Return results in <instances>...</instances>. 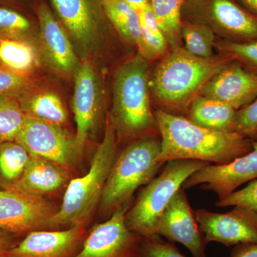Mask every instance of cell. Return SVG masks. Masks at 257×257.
Wrapping results in <instances>:
<instances>
[{"mask_svg": "<svg viewBox=\"0 0 257 257\" xmlns=\"http://www.w3.org/2000/svg\"><path fill=\"white\" fill-rule=\"evenodd\" d=\"M161 139L160 160H192L229 163L249 153L253 141L236 133L215 131L194 124L186 116L155 111Z\"/></svg>", "mask_w": 257, "mask_h": 257, "instance_id": "obj_1", "label": "cell"}, {"mask_svg": "<svg viewBox=\"0 0 257 257\" xmlns=\"http://www.w3.org/2000/svg\"><path fill=\"white\" fill-rule=\"evenodd\" d=\"M150 92L147 60L138 54L120 66L114 76L112 107L108 116L118 144L160 136Z\"/></svg>", "mask_w": 257, "mask_h": 257, "instance_id": "obj_2", "label": "cell"}, {"mask_svg": "<svg viewBox=\"0 0 257 257\" xmlns=\"http://www.w3.org/2000/svg\"><path fill=\"white\" fill-rule=\"evenodd\" d=\"M232 61L225 55L203 58L182 47L172 48L152 74L150 92L160 105L188 111L204 86Z\"/></svg>", "mask_w": 257, "mask_h": 257, "instance_id": "obj_3", "label": "cell"}, {"mask_svg": "<svg viewBox=\"0 0 257 257\" xmlns=\"http://www.w3.org/2000/svg\"><path fill=\"white\" fill-rule=\"evenodd\" d=\"M118 153L116 131L107 116L102 141L96 148L89 171L82 177L69 181L62 205L50 219L49 229L87 227L93 213L99 205Z\"/></svg>", "mask_w": 257, "mask_h": 257, "instance_id": "obj_4", "label": "cell"}, {"mask_svg": "<svg viewBox=\"0 0 257 257\" xmlns=\"http://www.w3.org/2000/svg\"><path fill=\"white\" fill-rule=\"evenodd\" d=\"M160 136L140 139L118 153L103 191L99 209L108 218L131 204L137 189L151 182L165 163L160 160Z\"/></svg>", "mask_w": 257, "mask_h": 257, "instance_id": "obj_5", "label": "cell"}, {"mask_svg": "<svg viewBox=\"0 0 257 257\" xmlns=\"http://www.w3.org/2000/svg\"><path fill=\"white\" fill-rule=\"evenodd\" d=\"M209 164L192 160L166 162L160 175L143 187L136 202L126 211V227L143 238L157 235L161 216L176 193L182 188L188 177Z\"/></svg>", "mask_w": 257, "mask_h": 257, "instance_id": "obj_6", "label": "cell"}, {"mask_svg": "<svg viewBox=\"0 0 257 257\" xmlns=\"http://www.w3.org/2000/svg\"><path fill=\"white\" fill-rule=\"evenodd\" d=\"M80 60H90L104 42L108 20L101 0H50Z\"/></svg>", "mask_w": 257, "mask_h": 257, "instance_id": "obj_7", "label": "cell"}, {"mask_svg": "<svg viewBox=\"0 0 257 257\" xmlns=\"http://www.w3.org/2000/svg\"><path fill=\"white\" fill-rule=\"evenodd\" d=\"M15 141L32 156L50 161L69 172L78 165L83 155L75 135H69L61 125L28 115Z\"/></svg>", "mask_w": 257, "mask_h": 257, "instance_id": "obj_8", "label": "cell"}, {"mask_svg": "<svg viewBox=\"0 0 257 257\" xmlns=\"http://www.w3.org/2000/svg\"><path fill=\"white\" fill-rule=\"evenodd\" d=\"M130 207L127 204L120 208L92 227L73 257H139L143 237L126 227L125 215Z\"/></svg>", "mask_w": 257, "mask_h": 257, "instance_id": "obj_9", "label": "cell"}, {"mask_svg": "<svg viewBox=\"0 0 257 257\" xmlns=\"http://www.w3.org/2000/svg\"><path fill=\"white\" fill-rule=\"evenodd\" d=\"M58 209L45 198L12 189L0 190V229L18 236L50 230V219Z\"/></svg>", "mask_w": 257, "mask_h": 257, "instance_id": "obj_10", "label": "cell"}, {"mask_svg": "<svg viewBox=\"0 0 257 257\" xmlns=\"http://www.w3.org/2000/svg\"><path fill=\"white\" fill-rule=\"evenodd\" d=\"M206 243L218 242L226 246L257 242V212L243 207H234L227 213L207 209L194 211Z\"/></svg>", "mask_w": 257, "mask_h": 257, "instance_id": "obj_11", "label": "cell"}, {"mask_svg": "<svg viewBox=\"0 0 257 257\" xmlns=\"http://www.w3.org/2000/svg\"><path fill=\"white\" fill-rule=\"evenodd\" d=\"M256 179L257 140L253 141V150L249 153L229 163L204 166L188 177L182 188L185 190L202 184L201 188L212 191L221 200L240 186Z\"/></svg>", "mask_w": 257, "mask_h": 257, "instance_id": "obj_12", "label": "cell"}, {"mask_svg": "<svg viewBox=\"0 0 257 257\" xmlns=\"http://www.w3.org/2000/svg\"><path fill=\"white\" fill-rule=\"evenodd\" d=\"M74 78L72 111L75 119V138L80 151L94 131L102 111V87L90 60H83Z\"/></svg>", "mask_w": 257, "mask_h": 257, "instance_id": "obj_13", "label": "cell"}, {"mask_svg": "<svg viewBox=\"0 0 257 257\" xmlns=\"http://www.w3.org/2000/svg\"><path fill=\"white\" fill-rule=\"evenodd\" d=\"M157 235L184 245L192 257H208L207 243L183 189L181 188L161 216Z\"/></svg>", "mask_w": 257, "mask_h": 257, "instance_id": "obj_14", "label": "cell"}, {"mask_svg": "<svg viewBox=\"0 0 257 257\" xmlns=\"http://www.w3.org/2000/svg\"><path fill=\"white\" fill-rule=\"evenodd\" d=\"M40 23V48L47 65L66 77H74L82 60L68 33L47 5L37 8Z\"/></svg>", "mask_w": 257, "mask_h": 257, "instance_id": "obj_15", "label": "cell"}, {"mask_svg": "<svg viewBox=\"0 0 257 257\" xmlns=\"http://www.w3.org/2000/svg\"><path fill=\"white\" fill-rule=\"evenodd\" d=\"M85 226L32 231L8 251L18 257H73L87 237Z\"/></svg>", "mask_w": 257, "mask_h": 257, "instance_id": "obj_16", "label": "cell"}, {"mask_svg": "<svg viewBox=\"0 0 257 257\" xmlns=\"http://www.w3.org/2000/svg\"><path fill=\"white\" fill-rule=\"evenodd\" d=\"M199 95L221 101L239 110L257 97V74L232 61L204 86Z\"/></svg>", "mask_w": 257, "mask_h": 257, "instance_id": "obj_17", "label": "cell"}, {"mask_svg": "<svg viewBox=\"0 0 257 257\" xmlns=\"http://www.w3.org/2000/svg\"><path fill=\"white\" fill-rule=\"evenodd\" d=\"M207 17L228 41H257V16L234 0H210Z\"/></svg>", "mask_w": 257, "mask_h": 257, "instance_id": "obj_18", "label": "cell"}, {"mask_svg": "<svg viewBox=\"0 0 257 257\" xmlns=\"http://www.w3.org/2000/svg\"><path fill=\"white\" fill-rule=\"evenodd\" d=\"M70 172L61 166L41 158L32 156L21 177L10 184L9 189L29 195L44 198L68 185Z\"/></svg>", "mask_w": 257, "mask_h": 257, "instance_id": "obj_19", "label": "cell"}, {"mask_svg": "<svg viewBox=\"0 0 257 257\" xmlns=\"http://www.w3.org/2000/svg\"><path fill=\"white\" fill-rule=\"evenodd\" d=\"M236 109L215 99L198 95L189 106L188 116L194 124L215 131L233 133Z\"/></svg>", "mask_w": 257, "mask_h": 257, "instance_id": "obj_20", "label": "cell"}, {"mask_svg": "<svg viewBox=\"0 0 257 257\" xmlns=\"http://www.w3.org/2000/svg\"><path fill=\"white\" fill-rule=\"evenodd\" d=\"M28 116L63 126L68 113L60 96L52 91L32 93L19 101Z\"/></svg>", "mask_w": 257, "mask_h": 257, "instance_id": "obj_21", "label": "cell"}, {"mask_svg": "<svg viewBox=\"0 0 257 257\" xmlns=\"http://www.w3.org/2000/svg\"><path fill=\"white\" fill-rule=\"evenodd\" d=\"M108 21L128 43L139 46L140 19L138 10L124 0H101Z\"/></svg>", "mask_w": 257, "mask_h": 257, "instance_id": "obj_22", "label": "cell"}, {"mask_svg": "<svg viewBox=\"0 0 257 257\" xmlns=\"http://www.w3.org/2000/svg\"><path fill=\"white\" fill-rule=\"evenodd\" d=\"M138 10L140 19L139 54L147 61L165 55L169 45L157 23L151 5Z\"/></svg>", "mask_w": 257, "mask_h": 257, "instance_id": "obj_23", "label": "cell"}, {"mask_svg": "<svg viewBox=\"0 0 257 257\" xmlns=\"http://www.w3.org/2000/svg\"><path fill=\"white\" fill-rule=\"evenodd\" d=\"M184 0H150L157 23L167 43L175 48L181 46V11Z\"/></svg>", "mask_w": 257, "mask_h": 257, "instance_id": "obj_24", "label": "cell"}, {"mask_svg": "<svg viewBox=\"0 0 257 257\" xmlns=\"http://www.w3.org/2000/svg\"><path fill=\"white\" fill-rule=\"evenodd\" d=\"M0 62L10 70L27 74L37 64L36 50L28 42L17 39H0Z\"/></svg>", "mask_w": 257, "mask_h": 257, "instance_id": "obj_25", "label": "cell"}, {"mask_svg": "<svg viewBox=\"0 0 257 257\" xmlns=\"http://www.w3.org/2000/svg\"><path fill=\"white\" fill-rule=\"evenodd\" d=\"M181 35L186 49L197 57L208 58L213 56L214 46V30L204 23H182Z\"/></svg>", "mask_w": 257, "mask_h": 257, "instance_id": "obj_26", "label": "cell"}, {"mask_svg": "<svg viewBox=\"0 0 257 257\" xmlns=\"http://www.w3.org/2000/svg\"><path fill=\"white\" fill-rule=\"evenodd\" d=\"M31 155L17 143L8 142L0 145V175L6 182L14 183L26 169Z\"/></svg>", "mask_w": 257, "mask_h": 257, "instance_id": "obj_27", "label": "cell"}, {"mask_svg": "<svg viewBox=\"0 0 257 257\" xmlns=\"http://www.w3.org/2000/svg\"><path fill=\"white\" fill-rule=\"evenodd\" d=\"M27 115L13 96L0 95V145L15 141Z\"/></svg>", "mask_w": 257, "mask_h": 257, "instance_id": "obj_28", "label": "cell"}, {"mask_svg": "<svg viewBox=\"0 0 257 257\" xmlns=\"http://www.w3.org/2000/svg\"><path fill=\"white\" fill-rule=\"evenodd\" d=\"M223 55L239 62L245 69L257 74V41L235 42L224 40L219 43Z\"/></svg>", "mask_w": 257, "mask_h": 257, "instance_id": "obj_29", "label": "cell"}, {"mask_svg": "<svg viewBox=\"0 0 257 257\" xmlns=\"http://www.w3.org/2000/svg\"><path fill=\"white\" fill-rule=\"evenodd\" d=\"M31 28L30 21L15 10L0 8V38H19Z\"/></svg>", "mask_w": 257, "mask_h": 257, "instance_id": "obj_30", "label": "cell"}, {"mask_svg": "<svg viewBox=\"0 0 257 257\" xmlns=\"http://www.w3.org/2000/svg\"><path fill=\"white\" fill-rule=\"evenodd\" d=\"M232 132L252 141L257 140V97L251 104L236 111Z\"/></svg>", "mask_w": 257, "mask_h": 257, "instance_id": "obj_31", "label": "cell"}, {"mask_svg": "<svg viewBox=\"0 0 257 257\" xmlns=\"http://www.w3.org/2000/svg\"><path fill=\"white\" fill-rule=\"evenodd\" d=\"M219 207H243L257 212V179L216 203Z\"/></svg>", "mask_w": 257, "mask_h": 257, "instance_id": "obj_32", "label": "cell"}, {"mask_svg": "<svg viewBox=\"0 0 257 257\" xmlns=\"http://www.w3.org/2000/svg\"><path fill=\"white\" fill-rule=\"evenodd\" d=\"M139 257H187L179 251L175 243L162 239L155 235L152 237L143 238Z\"/></svg>", "mask_w": 257, "mask_h": 257, "instance_id": "obj_33", "label": "cell"}, {"mask_svg": "<svg viewBox=\"0 0 257 257\" xmlns=\"http://www.w3.org/2000/svg\"><path fill=\"white\" fill-rule=\"evenodd\" d=\"M31 83L27 74L0 68V95H15L28 89Z\"/></svg>", "mask_w": 257, "mask_h": 257, "instance_id": "obj_34", "label": "cell"}, {"mask_svg": "<svg viewBox=\"0 0 257 257\" xmlns=\"http://www.w3.org/2000/svg\"><path fill=\"white\" fill-rule=\"evenodd\" d=\"M229 257H257V242L235 245Z\"/></svg>", "mask_w": 257, "mask_h": 257, "instance_id": "obj_35", "label": "cell"}, {"mask_svg": "<svg viewBox=\"0 0 257 257\" xmlns=\"http://www.w3.org/2000/svg\"><path fill=\"white\" fill-rule=\"evenodd\" d=\"M20 241L17 235L0 229V254L14 247Z\"/></svg>", "mask_w": 257, "mask_h": 257, "instance_id": "obj_36", "label": "cell"}, {"mask_svg": "<svg viewBox=\"0 0 257 257\" xmlns=\"http://www.w3.org/2000/svg\"><path fill=\"white\" fill-rule=\"evenodd\" d=\"M239 4L257 16V0H235Z\"/></svg>", "mask_w": 257, "mask_h": 257, "instance_id": "obj_37", "label": "cell"}, {"mask_svg": "<svg viewBox=\"0 0 257 257\" xmlns=\"http://www.w3.org/2000/svg\"><path fill=\"white\" fill-rule=\"evenodd\" d=\"M137 10L143 9L150 5V0H124Z\"/></svg>", "mask_w": 257, "mask_h": 257, "instance_id": "obj_38", "label": "cell"}, {"mask_svg": "<svg viewBox=\"0 0 257 257\" xmlns=\"http://www.w3.org/2000/svg\"><path fill=\"white\" fill-rule=\"evenodd\" d=\"M0 257H18L17 256H14V255L9 254V253H3L0 254Z\"/></svg>", "mask_w": 257, "mask_h": 257, "instance_id": "obj_39", "label": "cell"}]
</instances>
